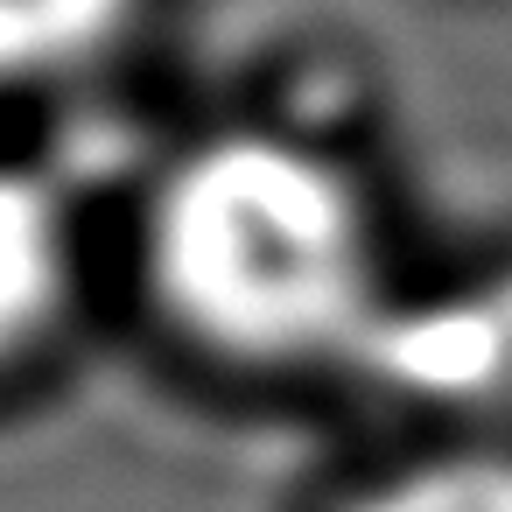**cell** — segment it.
I'll use <instances>...</instances> for the list:
<instances>
[{
	"instance_id": "cell-1",
	"label": "cell",
	"mask_w": 512,
	"mask_h": 512,
	"mask_svg": "<svg viewBox=\"0 0 512 512\" xmlns=\"http://www.w3.org/2000/svg\"><path fill=\"white\" fill-rule=\"evenodd\" d=\"M148 267L176 323L260 365L358 358L386 309L351 183L267 134L176 162L148 218Z\"/></svg>"
},
{
	"instance_id": "cell-4",
	"label": "cell",
	"mask_w": 512,
	"mask_h": 512,
	"mask_svg": "<svg viewBox=\"0 0 512 512\" xmlns=\"http://www.w3.org/2000/svg\"><path fill=\"white\" fill-rule=\"evenodd\" d=\"M127 0H0V85L57 78L113 43Z\"/></svg>"
},
{
	"instance_id": "cell-2",
	"label": "cell",
	"mask_w": 512,
	"mask_h": 512,
	"mask_svg": "<svg viewBox=\"0 0 512 512\" xmlns=\"http://www.w3.org/2000/svg\"><path fill=\"white\" fill-rule=\"evenodd\" d=\"M386 386L435 407H512V281L379 309L365 351Z\"/></svg>"
},
{
	"instance_id": "cell-3",
	"label": "cell",
	"mask_w": 512,
	"mask_h": 512,
	"mask_svg": "<svg viewBox=\"0 0 512 512\" xmlns=\"http://www.w3.org/2000/svg\"><path fill=\"white\" fill-rule=\"evenodd\" d=\"M64 295V218L43 183L0 169V358L22 351Z\"/></svg>"
},
{
	"instance_id": "cell-5",
	"label": "cell",
	"mask_w": 512,
	"mask_h": 512,
	"mask_svg": "<svg viewBox=\"0 0 512 512\" xmlns=\"http://www.w3.org/2000/svg\"><path fill=\"white\" fill-rule=\"evenodd\" d=\"M351 512H512V456H435L365 491Z\"/></svg>"
}]
</instances>
